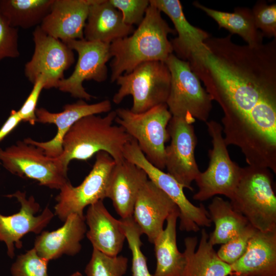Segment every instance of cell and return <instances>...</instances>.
<instances>
[{"label":"cell","mask_w":276,"mask_h":276,"mask_svg":"<svg viewBox=\"0 0 276 276\" xmlns=\"http://www.w3.org/2000/svg\"><path fill=\"white\" fill-rule=\"evenodd\" d=\"M116 81L120 87L112 101L119 104L131 95L133 103L130 110L141 113L166 104L170 91L171 75L165 62L149 61L140 64L128 74H122Z\"/></svg>","instance_id":"6"},{"label":"cell","mask_w":276,"mask_h":276,"mask_svg":"<svg viewBox=\"0 0 276 276\" xmlns=\"http://www.w3.org/2000/svg\"><path fill=\"white\" fill-rule=\"evenodd\" d=\"M49 262L33 248L17 256L11 267V273L12 276H48Z\"/></svg>","instance_id":"32"},{"label":"cell","mask_w":276,"mask_h":276,"mask_svg":"<svg viewBox=\"0 0 276 276\" xmlns=\"http://www.w3.org/2000/svg\"><path fill=\"white\" fill-rule=\"evenodd\" d=\"M178 209L174 210L166 219L167 225L153 242L156 259L155 270L152 276H185L187 264L185 252L177 247L176 225Z\"/></svg>","instance_id":"25"},{"label":"cell","mask_w":276,"mask_h":276,"mask_svg":"<svg viewBox=\"0 0 276 276\" xmlns=\"http://www.w3.org/2000/svg\"><path fill=\"white\" fill-rule=\"evenodd\" d=\"M85 218L88 226L86 235L93 249L109 256H118L126 239L122 220L109 213L103 200L89 205Z\"/></svg>","instance_id":"21"},{"label":"cell","mask_w":276,"mask_h":276,"mask_svg":"<svg viewBox=\"0 0 276 276\" xmlns=\"http://www.w3.org/2000/svg\"><path fill=\"white\" fill-rule=\"evenodd\" d=\"M121 219L132 255V276H152L148 268L146 258L141 249L142 232L132 217Z\"/></svg>","instance_id":"31"},{"label":"cell","mask_w":276,"mask_h":276,"mask_svg":"<svg viewBox=\"0 0 276 276\" xmlns=\"http://www.w3.org/2000/svg\"><path fill=\"white\" fill-rule=\"evenodd\" d=\"M228 276H232V275H228Z\"/></svg>","instance_id":"40"},{"label":"cell","mask_w":276,"mask_h":276,"mask_svg":"<svg viewBox=\"0 0 276 276\" xmlns=\"http://www.w3.org/2000/svg\"><path fill=\"white\" fill-rule=\"evenodd\" d=\"M63 225L51 231H42L34 242L38 255L48 261L63 255L75 256L81 249V241L87 232L85 216L72 214Z\"/></svg>","instance_id":"20"},{"label":"cell","mask_w":276,"mask_h":276,"mask_svg":"<svg viewBox=\"0 0 276 276\" xmlns=\"http://www.w3.org/2000/svg\"><path fill=\"white\" fill-rule=\"evenodd\" d=\"M149 4L166 14L172 21L177 36L170 40L175 55L188 61L199 51L211 35L207 32L192 25L187 19L178 0H150Z\"/></svg>","instance_id":"24"},{"label":"cell","mask_w":276,"mask_h":276,"mask_svg":"<svg viewBox=\"0 0 276 276\" xmlns=\"http://www.w3.org/2000/svg\"><path fill=\"white\" fill-rule=\"evenodd\" d=\"M111 109V103L108 100L90 104L81 99L76 103L65 105L63 111L60 112H51L44 108H36V121L55 124L57 128V133L52 139L47 142H37L31 138H26L24 141L40 148L49 157H58L62 152L64 136L76 122L87 116L109 112Z\"/></svg>","instance_id":"16"},{"label":"cell","mask_w":276,"mask_h":276,"mask_svg":"<svg viewBox=\"0 0 276 276\" xmlns=\"http://www.w3.org/2000/svg\"><path fill=\"white\" fill-rule=\"evenodd\" d=\"M256 28L263 37H276V4L268 5L265 1H258L251 10Z\"/></svg>","instance_id":"34"},{"label":"cell","mask_w":276,"mask_h":276,"mask_svg":"<svg viewBox=\"0 0 276 276\" xmlns=\"http://www.w3.org/2000/svg\"><path fill=\"white\" fill-rule=\"evenodd\" d=\"M18 28L11 26L0 12V61L20 55Z\"/></svg>","instance_id":"36"},{"label":"cell","mask_w":276,"mask_h":276,"mask_svg":"<svg viewBox=\"0 0 276 276\" xmlns=\"http://www.w3.org/2000/svg\"><path fill=\"white\" fill-rule=\"evenodd\" d=\"M115 111L114 121L136 140L146 158L157 168L165 169V143L170 140L167 127L172 117L166 104L141 113L124 108Z\"/></svg>","instance_id":"5"},{"label":"cell","mask_w":276,"mask_h":276,"mask_svg":"<svg viewBox=\"0 0 276 276\" xmlns=\"http://www.w3.org/2000/svg\"><path fill=\"white\" fill-rule=\"evenodd\" d=\"M194 123L185 118L172 117L167 127L171 142L165 148L168 173L191 191H193L192 182L200 172L194 155L197 140Z\"/></svg>","instance_id":"14"},{"label":"cell","mask_w":276,"mask_h":276,"mask_svg":"<svg viewBox=\"0 0 276 276\" xmlns=\"http://www.w3.org/2000/svg\"><path fill=\"white\" fill-rule=\"evenodd\" d=\"M128 259L123 256H111L93 249L85 268L86 276H124Z\"/></svg>","instance_id":"30"},{"label":"cell","mask_w":276,"mask_h":276,"mask_svg":"<svg viewBox=\"0 0 276 276\" xmlns=\"http://www.w3.org/2000/svg\"><path fill=\"white\" fill-rule=\"evenodd\" d=\"M54 0H0V12L12 27L29 29L40 25Z\"/></svg>","instance_id":"29"},{"label":"cell","mask_w":276,"mask_h":276,"mask_svg":"<svg viewBox=\"0 0 276 276\" xmlns=\"http://www.w3.org/2000/svg\"><path fill=\"white\" fill-rule=\"evenodd\" d=\"M34 51L25 66V75L34 84L39 78L44 89L58 87L64 73L75 62L73 50L61 40L43 32L39 26L33 32Z\"/></svg>","instance_id":"12"},{"label":"cell","mask_w":276,"mask_h":276,"mask_svg":"<svg viewBox=\"0 0 276 276\" xmlns=\"http://www.w3.org/2000/svg\"><path fill=\"white\" fill-rule=\"evenodd\" d=\"M124 157L142 169L148 178L165 193L177 205L180 219L179 229L197 232L200 227H210L212 221L208 210L202 203L196 206L186 196L183 187L169 173L153 165L145 157L134 139L125 146Z\"/></svg>","instance_id":"10"},{"label":"cell","mask_w":276,"mask_h":276,"mask_svg":"<svg viewBox=\"0 0 276 276\" xmlns=\"http://www.w3.org/2000/svg\"><path fill=\"white\" fill-rule=\"evenodd\" d=\"M116 117V111H110L104 117L89 115L76 122L64 136L58 156L64 167L68 169L73 159L87 160L100 151L116 163L123 161L124 147L132 137L122 127L113 125Z\"/></svg>","instance_id":"3"},{"label":"cell","mask_w":276,"mask_h":276,"mask_svg":"<svg viewBox=\"0 0 276 276\" xmlns=\"http://www.w3.org/2000/svg\"><path fill=\"white\" fill-rule=\"evenodd\" d=\"M171 75L166 105L172 117L206 123L212 109V99L201 85L187 61L173 53L165 62Z\"/></svg>","instance_id":"7"},{"label":"cell","mask_w":276,"mask_h":276,"mask_svg":"<svg viewBox=\"0 0 276 276\" xmlns=\"http://www.w3.org/2000/svg\"><path fill=\"white\" fill-rule=\"evenodd\" d=\"M271 171L265 167L242 168L237 187L230 199L233 208L261 232L276 231V196Z\"/></svg>","instance_id":"4"},{"label":"cell","mask_w":276,"mask_h":276,"mask_svg":"<svg viewBox=\"0 0 276 276\" xmlns=\"http://www.w3.org/2000/svg\"><path fill=\"white\" fill-rule=\"evenodd\" d=\"M91 0H54L40 25L49 35L63 42L81 40Z\"/></svg>","instance_id":"18"},{"label":"cell","mask_w":276,"mask_h":276,"mask_svg":"<svg viewBox=\"0 0 276 276\" xmlns=\"http://www.w3.org/2000/svg\"><path fill=\"white\" fill-rule=\"evenodd\" d=\"M121 13L124 22L129 26L139 25L149 6L147 0H109Z\"/></svg>","instance_id":"35"},{"label":"cell","mask_w":276,"mask_h":276,"mask_svg":"<svg viewBox=\"0 0 276 276\" xmlns=\"http://www.w3.org/2000/svg\"><path fill=\"white\" fill-rule=\"evenodd\" d=\"M134 30L133 26L124 22L121 13L109 0H91L83 31L85 40L110 44Z\"/></svg>","instance_id":"23"},{"label":"cell","mask_w":276,"mask_h":276,"mask_svg":"<svg viewBox=\"0 0 276 276\" xmlns=\"http://www.w3.org/2000/svg\"><path fill=\"white\" fill-rule=\"evenodd\" d=\"M163 19L161 12L149 4L143 20L133 33L110 44L111 82L131 72L141 63L165 62L173 53L169 34H175Z\"/></svg>","instance_id":"2"},{"label":"cell","mask_w":276,"mask_h":276,"mask_svg":"<svg viewBox=\"0 0 276 276\" xmlns=\"http://www.w3.org/2000/svg\"><path fill=\"white\" fill-rule=\"evenodd\" d=\"M257 229L249 224L238 235L222 244L217 252L218 257L231 265L245 252L249 241Z\"/></svg>","instance_id":"33"},{"label":"cell","mask_w":276,"mask_h":276,"mask_svg":"<svg viewBox=\"0 0 276 276\" xmlns=\"http://www.w3.org/2000/svg\"><path fill=\"white\" fill-rule=\"evenodd\" d=\"M44 83L39 78L34 84L33 87L20 108L17 111L22 121L34 125L36 121V105L41 90L44 89Z\"/></svg>","instance_id":"37"},{"label":"cell","mask_w":276,"mask_h":276,"mask_svg":"<svg viewBox=\"0 0 276 276\" xmlns=\"http://www.w3.org/2000/svg\"><path fill=\"white\" fill-rule=\"evenodd\" d=\"M193 5L216 21L220 28L241 36L247 45L256 47L263 43L264 37L256 27L251 9L238 7L234 12H227L210 8L197 1Z\"/></svg>","instance_id":"28"},{"label":"cell","mask_w":276,"mask_h":276,"mask_svg":"<svg viewBox=\"0 0 276 276\" xmlns=\"http://www.w3.org/2000/svg\"><path fill=\"white\" fill-rule=\"evenodd\" d=\"M0 162L11 173L35 180L50 189L60 190L69 181L68 169L58 157H49L40 148L24 141L5 149L0 148Z\"/></svg>","instance_id":"9"},{"label":"cell","mask_w":276,"mask_h":276,"mask_svg":"<svg viewBox=\"0 0 276 276\" xmlns=\"http://www.w3.org/2000/svg\"><path fill=\"white\" fill-rule=\"evenodd\" d=\"M177 208L165 193L148 179L138 194L132 218L143 234L153 244L163 231L168 217Z\"/></svg>","instance_id":"17"},{"label":"cell","mask_w":276,"mask_h":276,"mask_svg":"<svg viewBox=\"0 0 276 276\" xmlns=\"http://www.w3.org/2000/svg\"><path fill=\"white\" fill-rule=\"evenodd\" d=\"M205 123L212 148L209 151L210 161L207 169L200 172L195 180L198 190L193 198L204 201L215 195H222L231 199L240 181L242 168L230 157L222 125L214 120Z\"/></svg>","instance_id":"8"},{"label":"cell","mask_w":276,"mask_h":276,"mask_svg":"<svg viewBox=\"0 0 276 276\" xmlns=\"http://www.w3.org/2000/svg\"><path fill=\"white\" fill-rule=\"evenodd\" d=\"M184 242V251L187 258L185 276L229 275L231 265L218 257L205 229L201 231L200 239L196 251L198 243L196 237H187Z\"/></svg>","instance_id":"26"},{"label":"cell","mask_w":276,"mask_h":276,"mask_svg":"<svg viewBox=\"0 0 276 276\" xmlns=\"http://www.w3.org/2000/svg\"><path fill=\"white\" fill-rule=\"evenodd\" d=\"M22 121L17 111L11 110L7 120L0 128V142Z\"/></svg>","instance_id":"38"},{"label":"cell","mask_w":276,"mask_h":276,"mask_svg":"<svg viewBox=\"0 0 276 276\" xmlns=\"http://www.w3.org/2000/svg\"><path fill=\"white\" fill-rule=\"evenodd\" d=\"M63 42L77 52L78 58L73 73L68 78L62 79L57 88L70 94L73 97L90 100L95 97L85 90L83 82L86 80L102 82L107 79L106 63L111 58L110 44L85 39Z\"/></svg>","instance_id":"13"},{"label":"cell","mask_w":276,"mask_h":276,"mask_svg":"<svg viewBox=\"0 0 276 276\" xmlns=\"http://www.w3.org/2000/svg\"><path fill=\"white\" fill-rule=\"evenodd\" d=\"M231 268L232 276H276V231L256 230L245 252Z\"/></svg>","instance_id":"22"},{"label":"cell","mask_w":276,"mask_h":276,"mask_svg":"<svg viewBox=\"0 0 276 276\" xmlns=\"http://www.w3.org/2000/svg\"><path fill=\"white\" fill-rule=\"evenodd\" d=\"M210 36L188 62L223 116V137L248 166L276 164V38L256 47Z\"/></svg>","instance_id":"1"},{"label":"cell","mask_w":276,"mask_h":276,"mask_svg":"<svg viewBox=\"0 0 276 276\" xmlns=\"http://www.w3.org/2000/svg\"><path fill=\"white\" fill-rule=\"evenodd\" d=\"M15 197L20 204L19 212L11 215L0 213V241L4 242L7 248V255L10 258L15 256V247L21 248V239L29 233L40 234L50 223L54 213L48 207L38 215L39 204L33 196L26 197V192L17 191L6 196Z\"/></svg>","instance_id":"15"},{"label":"cell","mask_w":276,"mask_h":276,"mask_svg":"<svg viewBox=\"0 0 276 276\" xmlns=\"http://www.w3.org/2000/svg\"><path fill=\"white\" fill-rule=\"evenodd\" d=\"M148 179L142 169L126 159L116 163L108 178L106 198L111 200L121 219L132 217L138 194Z\"/></svg>","instance_id":"19"},{"label":"cell","mask_w":276,"mask_h":276,"mask_svg":"<svg viewBox=\"0 0 276 276\" xmlns=\"http://www.w3.org/2000/svg\"><path fill=\"white\" fill-rule=\"evenodd\" d=\"M115 164L106 152L97 153L92 169L79 186L74 187L68 181L59 190L55 214L63 221L72 214L84 216L86 206L105 198L108 178Z\"/></svg>","instance_id":"11"},{"label":"cell","mask_w":276,"mask_h":276,"mask_svg":"<svg viewBox=\"0 0 276 276\" xmlns=\"http://www.w3.org/2000/svg\"><path fill=\"white\" fill-rule=\"evenodd\" d=\"M70 276H82V274L79 271H76L70 275Z\"/></svg>","instance_id":"39"},{"label":"cell","mask_w":276,"mask_h":276,"mask_svg":"<svg viewBox=\"0 0 276 276\" xmlns=\"http://www.w3.org/2000/svg\"><path fill=\"white\" fill-rule=\"evenodd\" d=\"M209 217L215 224L209 241L214 246L223 244L234 238L249 225L246 218L236 211L230 202L215 196L208 206Z\"/></svg>","instance_id":"27"}]
</instances>
